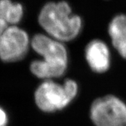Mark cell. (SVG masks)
Returning <instances> with one entry per match:
<instances>
[{
  "label": "cell",
  "instance_id": "obj_1",
  "mask_svg": "<svg viewBox=\"0 0 126 126\" xmlns=\"http://www.w3.org/2000/svg\"><path fill=\"white\" fill-rule=\"evenodd\" d=\"M33 50L43 57L31 63L30 70L39 79L50 80L64 74L67 68L68 53L61 41L44 34H36L31 41Z\"/></svg>",
  "mask_w": 126,
  "mask_h": 126
},
{
  "label": "cell",
  "instance_id": "obj_2",
  "mask_svg": "<svg viewBox=\"0 0 126 126\" xmlns=\"http://www.w3.org/2000/svg\"><path fill=\"white\" fill-rule=\"evenodd\" d=\"M38 21L49 36L61 42L75 39L82 27L81 18L71 14V8L66 1L46 4L40 12Z\"/></svg>",
  "mask_w": 126,
  "mask_h": 126
},
{
  "label": "cell",
  "instance_id": "obj_3",
  "mask_svg": "<svg viewBox=\"0 0 126 126\" xmlns=\"http://www.w3.org/2000/svg\"><path fill=\"white\" fill-rule=\"evenodd\" d=\"M77 91V84L73 80H66L63 85L47 80L35 91V104L44 112L61 110L75 98Z\"/></svg>",
  "mask_w": 126,
  "mask_h": 126
},
{
  "label": "cell",
  "instance_id": "obj_4",
  "mask_svg": "<svg viewBox=\"0 0 126 126\" xmlns=\"http://www.w3.org/2000/svg\"><path fill=\"white\" fill-rule=\"evenodd\" d=\"M90 118L95 126H126V105L113 95L100 97L91 105Z\"/></svg>",
  "mask_w": 126,
  "mask_h": 126
},
{
  "label": "cell",
  "instance_id": "obj_5",
  "mask_svg": "<svg viewBox=\"0 0 126 126\" xmlns=\"http://www.w3.org/2000/svg\"><path fill=\"white\" fill-rule=\"evenodd\" d=\"M29 45L25 30L16 25L9 26L0 35V59L6 63L20 61L28 52Z\"/></svg>",
  "mask_w": 126,
  "mask_h": 126
},
{
  "label": "cell",
  "instance_id": "obj_6",
  "mask_svg": "<svg viewBox=\"0 0 126 126\" xmlns=\"http://www.w3.org/2000/svg\"><path fill=\"white\" fill-rule=\"evenodd\" d=\"M85 56L91 69L96 73H104L110 68V50L102 41H91L86 48Z\"/></svg>",
  "mask_w": 126,
  "mask_h": 126
},
{
  "label": "cell",
  "instance_id": "obj_7",
  "mask_svg": "<svg viewBox=\"0 0 126 126\" xmlns=\"http://www.w3.org/2000/svg\"><path fill=\"white\" fill-rule=\"evenodd\" d=\"M108 32L115 49L126 59V16L114 17L109 25Z\"/></svg>",
  "mask_w": 126,
  "mask_h": 126
},
{
  "label": "cell",
  "instance_id": "obj_8",
  "mask_svg": "<svg viewBox=\"0 0 126 126\" xmlns=\"http://www.w3.org/2000/svg\"><path fill=\"white\" fill-rule=\"evenodd\" d=\"M0 9L8 25H15L19 23L23 16V8L18 3L11 0H0Z\"/></svg>",
  "mask_w": 126,
  "mask_h": 126
},
{
  "label": "cell",
  "instance_id": "obj_9",
  "mask_svg": "<svg viewBox=\"0 0 126 126\" xmlns=\"http://www.w3.org/2000/svg\"><path fill=\"white\" fill-rule=\"evenodd\" d=\"M8 27H9L8 24L6 21V19L4 16L3 14L1 12V10H0V35L3 33L4 31Z\"/></svg>",
  "mask_w": 126,
  "mask_h": 126
},
{
  "label": "cell",
  "instance_id": "obj_10",
  "mask_svg": "<svg viewBox=\"0 0 126 126\" xmlns=\"http://www.w3.org/2000/svg\"><path fill=\"white\" fill-rule=\"evenodd\" d=\"M8 123L7 115L1 108H0V126H6Z\"/></svg>",
  "mask_w": 126,
  "mask_h": 126
}]
</instances>
